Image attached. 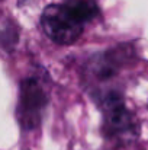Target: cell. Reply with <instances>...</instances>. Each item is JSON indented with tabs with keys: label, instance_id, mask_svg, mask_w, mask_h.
Returning <instances> with one entry per match:
<instances>
[{
	"label": "cell",
	"instance_id": "1",
	"mask_svg": "<svg viewBox=\"0 0 148 150\" xmlns=\"http://www.w3.org/2000/svg\"><path fill=\"white\" fill-rule=\"evenodd\" d=\"M41 26L51 41L60 45H70L83 34V23L80 19L62 4H49L42 10Z\"/></svg>",
	"mask_w": 148,
	"mask_h": 150
},
{
	"label": "cell",
	"instance_id": "2",
	"mask_svg": "<svg viewBox=\"0 0 148 150\" xmlns=\"http://www.w3.org/2000/svg\"><path fill=\"white\" fill-rule=\"evenodd\" d=\"M103 131L109 140L131 142L138 134V125L134 115L125 106L123 99L118 93H109L103 98Z\"/></svg>",
	"mask_w": 148,
	"mask_h": 150
},
{
	"label": "cell",
	"instance_id": "3",
	"mask_svg": "<svg viewBox=\"0 0 148 150\" xmlns=\"http://www.w3.org/2000/svg\"><path fill=\"white\" fill-rule=\"evenodd\" d=\"M48 103V88L47 82L38 76L28 77L20 85V98L18 105V117L26 130L35 128L44 114Z\"/></svg>",
	"mask_w": 148,
	"mask_h": 150
},
{
	"label": "cell",
	"instance_id": "4",
	"mask_svg": "<svg viewBox=\"0 0 148 150\" xmlns=\"http://www.w3.org/2000/svg\"><path fill=\"white\" fill-rule=\"evenodd\" d=\"M65 4L83 25L93 21L99 15V6L95 0H67Z\"/></svg>",
	"mask_w": 148,
	"mask_h": 150
}]
</instances>
